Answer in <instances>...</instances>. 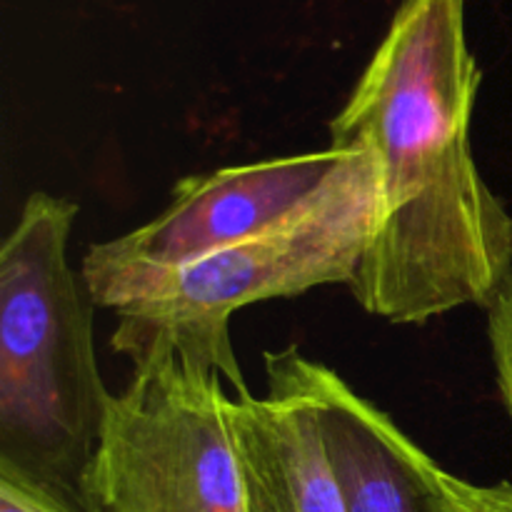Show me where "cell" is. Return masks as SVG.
Segmentation results:
<instances>
[{
  "instance_id": "1",
  "label": "cell",
  "mask_w": 512,
  "mask_h": 512,
  "mask_svg": "<svg viewBox=\"0 0 512 512\" xmlns=\"http://www.w3.org/2000/svg\"><path fill=\"white\" fill-rule=\"evenodd\" d=\"M480 83L465 0H403L330 123V148L368 150L378 173V223L348 285L375 318L490 308L510 278L512 218L470 148Z\"/></svg>"
},
{
  "instance_id": "2",
  "label": "cell",
  "mask_w": 512,
  "mask_h": 512,
  "mask_svg": "<svg viewBox=\"0 0 512 512\" xmlns=\"http://www.w3.org/2000/svg\"><path fill=\"white\" fill-rule=\"evenodd\" d=\"M78 205L30 193L0 250V468L83 503L110 395L93 295L68 263Z\"/></svg>"
},
{
  "instance_id": "3",
  "label": "cell",
  "mask_w": 512,
  "mask_h": 512,
  "mask_svg": "<svg viewBox=\"0 0 512 512\" xmlns=\"http://www.w3.org/2000/svg\"><path fill=\"white\" fill-rule=\"evenodd\" d=\"M378 223V173L368 150L333 175L315 200L275 228L150 283L113 310L110 345L133 355L153 340L210 365L235 395H250L233 343L230 318L240 308L298 298L320 285L353 283Z\"/></svg>"
},
{
  "instance_id": "4",
  "label": "cell",
  "mask_w": 512,
  "mask_h": 512,
  "mask_svg": "<svg viewBox=\"0 0 512 512\" xmlns=\"http://www.w3.org/2000/svg\"><path fill=\"white\" fill-rule=\"evenodd\" d=\"M83 478L90 512H248L223 375L163 340L130 355Z\"/></svg>"
},
{
  "instance_id": "5",
  "label": "cell",
  "mask_w": 512,
  "mask_h": 512,
  "mask_svg": "<svg viewBox=\"0 0 512 512\" xmlns=\"http://www.w3.org/2000/svg\"><path fill=\"white\" fill-rule=\"evenodd\" d=\"M353 153L328 148L178 180L150 223L90 245L80 275L93 303L118 310L163 275L275 228L318 198Z\"/></svg>"
},
{
  "instance_id": "6",
  "label": "cell",
  "mask_w": 512,
  "mask_h": 512,
  "mask_svg": "<svg viewBox=\"0 0 512 512\" xmlns=\"http://www.w3.org/2000/svg\"><path fill=\"white\" fill-rule=\"evenodd\" d=\"M268 390L308 405L348 512H453L435 463L385 410L300 348L265 353Z\"/></svg>"
},
{
  "instance_id": "7",
  "label": "cell",
  "mask_w": 512,
  "mask_h": 512,
  "mask_svg": "<svg viewBox=\"0 0 512 512\" xmlns=\"http://www.w3.org/2000/svg\"><path fill=\"white\" fill-rule=\"evenodd\" d=\"M230 428L248 512H348L313 410L280 390L233 395Z\"/></svg>"
},
{
  "instance_id": "8",
  "label": "cell",
  "mask_w": 512,
  "mask_h": 512,
  "mask_svg": "<svg viewBox=\"0 0 512 512\" xmlns=\"http://www.w3.org/2000/svg\"><path fill=\"white\" fill-rule=\"evenodd\" d=\"M0 512H90L78 498L0 468Z\"/></svg>"
},
{
  "instance_id": "9",
  "label": "cell",
  "mask_w": 512,
  "mask_h": 512,
  "mask_svg": "<svg viewBox=\"0 0 512 512\" xmlns=\"http://www.w3.org/2000/svg\"><path fill=\"white\" fill-rule=\"evenodd\" d=\"M488 335L500 400L512 418V273L490 303Z\"/></svg>"
},
{
  "instance_id": "10",
  "label": "cell",
  "mask_w": 512,
  "mask_h": 512,
  "mask_svg": "<svg viewBox=\"0 0 512 512\" xmlns=\"http://www.w3.org/2000/svg\"><path fill=\"white\" fill-rule=\"evenodd\" d=\"M443 488L453 512H512V483L478 485L443 468Z\"/></svg>"
}]
</instances>
